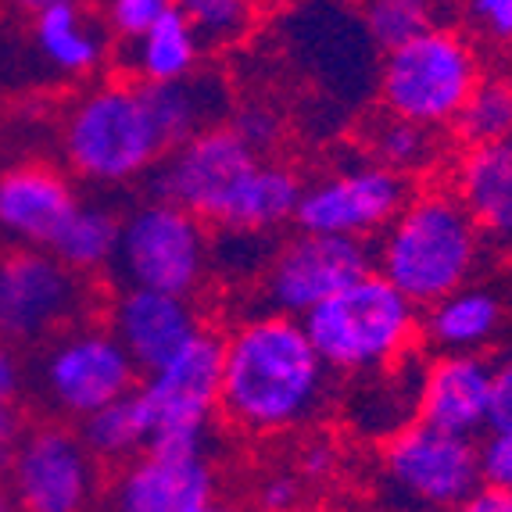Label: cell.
<instances>
[{
    "mask_svg": "<svg viewBox=\"0 0 512 512\" xmlns=\"http://www.w3.org/2000/svg\"><path fill=\"white\" fill-rule=\"evenodd\" d=\"M330 380L301 319L269 308L222 337L219 416L248 437L294 434L326 409Z\"/></svg>",
    "mask_w": 512,
    "mask_h": 512,
    "instance_id": "cell-1",
    "label": "cell"
},
{
    "mask_svg": "<svg viewBox=\"0 0 512 512\" xmlns=\"http://www.w3.org/2000/svg\"><path fill=\"white\" fill-rule=\"evenodd\" d=\"M484 258V233L452 190L409 194L405 208L376 237L373 269L394 283L412 305L430 301L473 283Z\"/></svg>",
    "mask_w": 512,
    "mask_h": 512,
    "instance_id": "cell-2",
    "label": "cell"
},
{
    "mask_svg": "<svg viewBox=\"0 0 512 512\" xmlns=\"http://www.w3.org/2000/svg\"><path fill=\"white\" fill-rule=\"evenodd\" d=\"M169 147L147 86L137 79L86 90L61 122L65 165L72 176L94 187H126L140 176H151Z\"/></svg>",
    "mask_w": 512,
    "mask_h": 512,
    "instance_id": "cell-3",
    "label": "cell"
},
{
    "mask_svg": "<svg viewBox=\"0 0 512 512\" xmlns=\"http://www.w3.org/2000/svg\"><path fill=\"white\" fill-rule=\"evenodd\" d=\"M330 373L369 376L405 362L419 337V305L369 269L301 316Z\"/></svg>",
    "mask_w": 512,
    "mask_h": 512,
    "instance_id": "cell-4",
    "label": "cell"
},
{
    "mask_svg": "<svg viewBox=\"0 0 512 512\" xmlns=\"http://www.w3.org/2000/svg\"><path fill=\"white\" fill-rule=\"evenodd\" d=\"M484 484L477 437L405 423L387 434L376 462V495L387 512H452Z\"/></svg>",
    "mask_w": 512,
    "mask_h": 512,
    "instance_id": "cell-5",
    "label": "cell"
},
{
    "mask_svg": "<svg viewBox=\"0 0 512 512\" xmlns=\"http://www.w3.org/2000/svg\"><path fill=\"white\" fill-rule=\"evenodd\" d=\"M111 269L126 287L194 298L212 273L208 222L162 197H147L122 215L119 251Z\"/></svg>",
    "mask_w": 512,
    "mask_h": 512,
    "instance_id": "cell-6",
    "label": "cell"
},
{
    "mask_svg": "<svg viewBox=\"0 0 512 512\" xmlns=\"http://www.w3.org/2000/svg\"><path fill=\"white\" fill-rule=\"evenodd\" d=\"M480 83V61L470 40L441 26L391 47L380 69V101L398 119L427 129L452 126L473 86Z\"/></svg>",
    "mask_w": 512,
    "mask_h": 512,
    "instance_id": "cell-7",
    "label": "cell"
},
{
    "mask_svg": "<svg viewBox=\"0 0 512 512\" xmlns=\"http://www.w3.org/2000/svg\"><path fill=\"white\" fill-rule=\"evenodd\" d=\"M219 376L222 337L215 330H197L172 359L147 369L137 384V398L151 419L147 448L208 452L219 416Z\"/></svg>",
    "mask_w": 512,
    "mask_h": 512,
    "instance_id": "cell-8",
    "label": "cell"
},
{
    "mask_svg": "<svg viewBox=\"0 0 512 512\" xmlns=\"http://www.w3.org/2000/svg\"><path fill=\"white\" fill-rule=\"evenodd\" d=\"M140 384V366L108 323H72L47 341L40 359V394L58 416L86 419Z\"/></svg>",
    "mask_w": 512,
    "mask_h": 512,
    "instance_id": "cell-9",
    "label": "cell"
},
{
    "mask_svg": "<svg viewBox=\"0 0 512 512\" xmlns=\"http://www.w3.org/2000/svg\"><path fill=\"white\" fill-rule=\"evenodd\" d=\"M101 491V462L79 430L47 423L26 430L8 455V495L15 512H90Z\"/></svg>",
    "mask_w": 512,
    "mask_h": 512,
    "instance_id": "cell-10",
    "label": "cell"
},
{
    "mask_svg": "<svg viewBox=\"0 0 512 512\" xmlns=\"http://www.w3.org/2000/svg\"><path fill=\"white\" fill-rule=\"evenodd\" d=\"M90 291L51 251L15 248L0 255V341L36 344L83 319Z\"/></svg>",
    "mask_w": 512,
    "mask_h": 512,
    "instance_id": "cell-11",
    "label": "cell"
},
{
    "mask_svg": "<svg viewBox=\"0 0 512 512\" xmlns=\"http://www.w3.org/2000/svg\"><path fill=\"white\" fill-rule=\"evenodd\" d=\"M409 176L366 162H348L326 172L316 183L301 187L294 226L308 233L348 240H376L387 230V222L402 212L409 201Z\"/></svg>",
    "mask_w": 512,
    "mask_h": 512,
    "instance_id": "cell-12",
    "label": "cell"
},
{
    "mask_svg": "<svg viewBox=\"0 0 512 512\" xmlns=\"http://www.w3.org/2000/svg\"><path fill=\"white\" fill-rule=\"evenodd\" d=\"M258 154L230 126H205L180 140L151 169V197L194 212L208 226H219L237 187L255 169Z\"/></svg>",
    "mask_w": 512,
    "mask_h": 512,
    "instance_id": "cell-13",
    "label": "cell"
},
{
    "mask_svg": "<svg viewBox=\"0 0 512 512\" xmlns=\"http://www.w3.org/2000/svg\"><path fill=\"white\" fill-rule=\"evenodd\" d=\"M369 269H373V248L366 240L298 230L283 237L265 258L262 298L273 312L301 319Z\"/></svg>",
    "mask_w": 512,
    "mask_h": 512,
    "instance_id": "cell-14",
    "label": "cell"
},
{
    "mask_svg": "<svg viewBox=\"0 0 512 512\" xmlns=\"http://www.w3.org/2000/svg\"><path fill=\"white\" fill-rule=\"evenodd\" d=\"M219 491V473L208 452L144 448L111 487V512H187Z\"/></svg>",
    "mask_w": 512,
    "mask_h": 512,
    "instance_id": "cell-15",
    "label": "cell"
},
{
    "mask_svg": "<svg viewBox=\"0 0 512 512\" xmlns=\"http://www.w3.org/2000/svg\"><path fill=\"white\" fill-rule=\"evenodd\" d=\"M419 423L480 437L491 419V362L480 351H437L416 380Z\"/></svg>",
    "mask_w": 512,
    "mask_h": 512,
    "instance_id": "cell-16",
    "label": "cell"
},
{
    "mask_svg": "<svg viewBox=\"0 0 512 512\" xmlns=\"http://www.w3.org/2000/svg\"><path fill=\"white\" fill-rule=\"evenodd\" d=\"M76 208V183L54 165L18 162L0 172V237L15 248L51 251Z\"/></svg>",
    "mask_w": 512,
    "mask_h": 512,
    "instance_id": "cell-17",
    "label": "cell"
},
{
    "mask_svg": "<svg viewBox=\"0 0 512 512\" xmlns=\"http://www.w3.org/2000/svg\"><path fill=\"white\" fill-rule=\"evenodd\" d=\"M108 330L119 337V344L140 366V373H147L172 359L205 326L197 316L194 298L122 283V291L108 301Z\"/></svg>",
    "mask_w": 512,
    "mask_h": 512,
    "instance_id": "cell-18",
    "label": "cell"
},
{
    "mask_svg": "<svg viewBox=\"0 0 512 512\" xmlns=\"http://www.w3.org/2000/svg\"><path fill=\"white\" fill-rule=\"evenodd\" d=\"M452 194L477 222L484 240L512 248V137L466 147L455 165Z\"/></svg>",
    "mask_w": 512,
    "mask_h": 512,
    "instance_id": "cell-19",
    "label": "cell"
},
{
    "mask_svg": "<svg viewBox=\"0 0 512 512\" xmlns=\"http://www.w3.org/2000/svg\"><path fill=\"white\" fill-rule=\"evenodd\" d=\"M301 187L298 172L291 165L273 162V158H258L255 169L244 176V183L237 187L233 201L222 212L219 226L222 233H269L283 230L287 222H294L301 201Z\"/></svg>",
    "mask_w": 512,
    "mask_h": 512,
    "instance_id": "cell-20",
    "label": "cell"
},
{
    "mask_svg": "<svg viewBox=\"0 0 512 512\" xmlns=\"http://www.w3.org/2000/svg\"><path fill=\"white\" fill-rule=\"evenodd\" d=\"M502 319V298L484 283H466L419 312V333L437 351H480L498 337Z\"/></svg>",
    "mask_w": 512,
    "mask_h": 512,
    "instance_id": "cell-21",
    "label": "cell"
},
{
    "mask_svg": "<svg viewBox=\"0 0 512 512\" xmlns=\"http://www.w3.org/2000/svg\"><path fill=\"white\" fill-rule=\"evenodd\" d=\"M33 40L43 61L61 76H94L108 54V33L83 4H54L33 15Z\"/></svg>",
    "mask_w": 512,
    "mask_h": 512,
    "instance_id": "cell-22",
    "label": "cell"
},
{
    "mask_svg": "<svg viewBox=\"0 0 512 512\" xmlns=\"http://www.w3.org/2000/svg\"><path fill=\"white\" fill-rule=\"evenodd\" d=\"M201 36L194 33L180 8H169L147 33L129 40L126 65L140 83H183L197 72Z\"/></svg>",
    "mask_w": 512,
    "mask_h": 512,
    "instance_id": "cell-23",
    "label": "cell"
},
{
    "mask_svg": "<svg viewBox=\"0 0 512 512\" xmlns=\"http://www.w3.org/2000/svg\"><path fill=\"white\" fill-rule=\"evenodd\" d=\"M119 226L122 215H115L108 205L79 201V208L69 215L58 240L51 244V255L79 276L111 269L115 251H119Z\"/></svg>",
    "mask_w": 512,
    "mask_h": 512,
    "instance_id": "cell-24",
    "label": "cell"
},
{
    "mask_svg": "<svg viewBox=\"0 0 512 512\" xmlns=\"http://www.w3.org/2000/svg\"><path fill=\"white\" fill-rule=\"evenodd\" d=\"M79 437L97 462H129L151 444V419L133 391L79 419Z\"/></svg>",
    "mask_w": 512,
    "mask_h": 512,
    "instance_id": "cell-25",
    "label": "cell"
},
{
    "mask_svg": "<svg viewBox=\"0 0 512 512\" xmlns=\"http://www.w3.org/2000/svg\"><path fill=\"white\" fill-rule=\"evenodd\" d=\"M366 151L376 165H384L398 176H416V172H427L434 165L437 137L434 129L398 119L387 111V119H376V126L369 129Z\"/></svg>",
    "mask_w": 512,
    "mask_h": 512,
    "instance_id": "cell-26",
    "label": "cell"
},
{
    "mask_svg": "<svg viewBox=\"0 0 512 512\" xmlns=\"http://www.w3.org/2000/svg\"><path fill=\"white\" fill-rule=\"evenodd\" d=\"M455 137L466 147L498 144L512 137V83L502 76H491L473 86L462 111L455 115Z\"/></svg>",
    "mask_w": 512,
    "mask_h": 512,
    "instance_id": "cell-27",
    "label": "cell"
},
{
    "mask_svg": "<svg viewBox=\"0 0 512 512\" xmlns=\"http://www.w3.org/2000/svg\"><path fill=\"white\" fill-rule=\"evenodd\" d=\"M434 26V0H366V33L384 51Z\"/></svg>",
    "mask_w": 512,
    "mask_h": 512,
    "instance_id": "cell-28",
    "label": "cell"
},
{
    "mask_svg": "<svg viewBox=\"0 0 512 512\" xmlns=\"http://www.w3.org/2000/svg\"><path fill=\"white\" fill-rule=\"evenodd\" d=\"M201 43H233L251 26V0H172Z\"/></svg>",
    "mask_w": 512,
    "mask_h": 512,
    "instance_id": "cell-29",
    "label": "cell"
},
{
    "mask_svg": "<svg viewBox=\"0 0 512 512\" xmlns=\"http://www.w3.org/2000/svg\"><path fill=\"white\" fill-rule=\"evenodd\" d=\"M226 126H230L233 133L244 140V147H251L258 158H265V154L283 140L280 111L269 108V104H262V101H248V104H240V108H233Z\"/></svg>",
    "mask_w": 512,
    "mask_h": 512,
    "instance_id": "cell-30",
    "label": "cell"
},
{
    "mask_svg": "<svg viewBox=\"0 0 512 512\" xmlns=\"http://www.w3.org/2000/svg\"><path fill=\"white\" fill-rule=\"evenodd\" d=\"M169 8L172 0H104V22H108V33L129 43L147 33Z\"/></svg>",
    "mask_w": 512,
    "mask_h": 512,
    "instance_id": "cell-31",
    "label": "cell"
},
{
    "mask_svg": "<svg viewBox=\"0 0 512 512\" xmlns=\"http://www.w3.org/2000/svg\"><path fill=\"white\" fill-rule=\"evenodd\" d=\"M301 502H305V477L298 470L265 473L255 487L258 512H298Z\"/></svg>",
    "mask_w": 512,
    "mask_h": 512,
    "instance_id": "cell-32",
    "label": "cell"
},
{
    "mask_svg": "<svg viewBox=\"0 0 512 512\" xmlns=\"http://www.w3.org/2000/svg\"><path fill=\"white\" fill-rule=\"evenodd\" d=\"M477 452H480V477H484V484L512 491V427L491 430L477 444Z\"/></svg>",
    "mask_w": 512,
    "mask_h": 512,
    "instance_id": "cell-33",
    "label": "cell"
},
{
    "mask_svg": "<svg viewBox=\"0 0 512 512\" xmlns=\"http://www.w3.org/2000/svg\"><path fill=\"white\" fill-rule=\"evenodd\" d=\"M337 462H341V455H337V444H333L330 437H308V441L301 444L298 466H294V470L305 480H326L337 470Z\"/></svg>",
    "mask_w": 512,
    "mask_h": 512,
    "instance_id": "cell-34",
    "label": "cell"
},
{
    "mask_svg": "<svg viewBox=\"0 0 512 512\" xmlns=\"http://www.w3.org/2000/svg\"><path fill=\"white\" fill-rule=\"evenodd\" d=\"M512 427V355L491 366V419L487 430Z\"/></svg>",
    "mask_w": 512,
    "mask_h": 512,
    "instance_id": "cell-35",
    "label": "cell"
},
{
    "mask_svg": "<svg viewBox=\"0 0 512 512\" xmlns=\"http://www.w3.org/2000/svg\"><path fill=\"white\" fill-rule=\"evenodd\" d=\"M470 11L491 40L512 43V0H470Z\"/></svg>",
    "mask_w": 512,
    "mask_h": 512,
    "instance_id": "cell-36",
    "label": "cell"
},
{
    "mask_svg": "<svg viewBox=\"0 0 512 512\" xmlns=\"http://www.w3.org/2000/svg\"><path fill=\"white\" fill-rule=\"evenodd\" d=\"M22 387H26V366L18 359L15 344L0 341V398H11V402H15Z\"/></svg>",
    "mask_w": 512,
    "mask_h": 512,
    "instance_id": "cell-37",
    "label": "cell"
},
{
    "mask_svg": "<svg viewBox=\"0 0 512 512\" xmlns=\"http://www.w3.org/2000/svg\"><path fill=\"white\" fill-rule=\"evenodd\" d=\"M452 512H512V491L480 484L477 491H473L462 505H455Z\"/></svg>",
    "mask_w": 512,
    "mask_h": 512,
    "instance_id": "cell-38",
    "label": "cell"
},
{
    "mask_svg": "<svg viewBox=\"0 0 512 512\" xmlns=\"http://www.w3.org/2000/svg\"><path fill=\"white\" fill-rule=\"evenodd\" d=\"M26 434L22 427V412L11 398H0V459H8L11 448L18 444V437Z\"/></svg>",
    "mask_w": 512,
    "mask_h": 512,
    "instance_id": "cell-39",
    "label": "cell"
},
{
    "mask_svg": "<svg viewBox=\"0 0 512 512\" xmlns=\"http://www.w3.org/2000/svg\"><path fill=\"white\" fill-rule=\"evenodd\" d=\"M15 4L22 11H29V15H36V11H47L54 4H83V0H15Z\"/></svg>",
    "mask_w": 512,
    "mask_h": 512,
    "instance_id": "cell-40",
    "label": "cell"
},
{
    "mask_svg": "<svg viewBox=\"0 0 512 512\" xmlns=\"http://www.w3.org/2000/svg\"><path fill=\"white\" fill-rule=\"evenodd\" d=\"M187 512H240V509H233L230 502H222V498L215 495V498H208V502H197L194 509H187Z\"/></svg>",
    "mask_w": 512,
    "mask_h": 512,
    "instance_id": "cell-41",
    "label": "cell"
},
{
    "mask_svg": "<svg viewBox=\"0 0 512 512\" xmlns=\"http://www.w3.org/2000/svg\"><path fill=\"white\" fill-rule=\"evenodd\" d=\"M0 512H15V505H11V495L0 487Z\"/></svg>",
    "mask_w": 512,
    "mask_h": 512,
    "instance_id": "cell-42",
    "label": "cell"
}]
</instances>
